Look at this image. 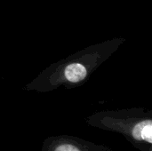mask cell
Instances as JSON below:
<instances>
[{
    "label": "cell",
    "mask_w": 152,
    "mask_h": 151,
    "mask_svg": "<svg viewBox=\"0 0 152 151\" xmlns=\"http://www.w3.org/2000/svg\"><path fill=\"white\" fill-rule=\"evenodd\" d=\"M88 123L100 129L120 133L139 151H152V118L142 115H106Z\"/></svg>",
    "instance_id": "obj_1"
},
{
    "label": "cell",
    "mask_w": 152,
    "mask_h": 151,
    "mask_svg": "<svg viewBox=\"0 0 152 151\" xmlns=\"http://www.w3.org/2000/svg\"><path fill=\"white\" fill-rule=\"evenodd\" d=\"M40 151H113L110 146L96 144L77 136L58 135L44 140Z\"/></svg>",
    "instance_id": "obj_2"
},
{
    "label": "cell",
    "mask_w": 152,
    "mask_h": 151,
    "mask_svg": "<svg viewBox=\"0 0 152 151\" xmlns=\"http://www.w3.org/2000/svg\"><path fill=\"white\" fill-rule=\"evenodd\" d=\"M86 69L79 63L70 64L65 69V76L67 79L74 83L79 82L84 79L86 76Z\"/></svg>",
    "instance_id": "obj_3"
}]
</instances>
